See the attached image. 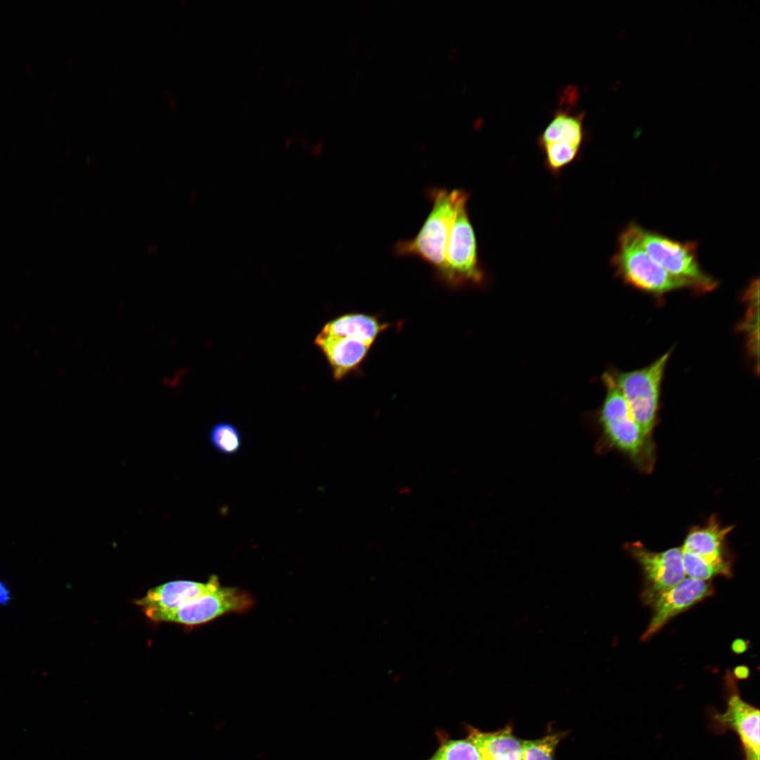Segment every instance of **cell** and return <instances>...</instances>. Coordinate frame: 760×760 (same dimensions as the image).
Masks as SVG:
<instances>
[{"mask_svg": "<svg viewBox=\"0 0 760 760\" xmlns=\"http://www.w3.org/2000/svg\"><path fill=\"white\" fill-rule=\"evenodd\" d=\"M747 311L741 328L747 338L748 350L757 363L759 360V280L751 282L744 297Z\"/></svg>", "mask_w": 760, "mask_h": 760, "instance_id": "cell-17", "label": "cell"}, {"mask_svg": "<svg viewBox=\"0 0 760 760\" xmlns=\"http://www.w3.org/2000/svg\"><path fill=\"white\" fill-rule=\"evenodd\" d=\"M638 226L630 224L619 237L616 251L611 260L616 275L658 300L673 291L690 289L687 283L666 272L645 251L639 239Z\"/></svg>", "mask_w": 760, "mask_h": 760, "instance_id": "cell-3", "label": "cell"}, {"mask_svg": "<svg viewBox=\"0 0 760 760\" xmlns=\"http://www.w3.org/2000/svg\"><path fill=\"white\" fill-rule=\"evenodd\" d=\"M428 760H481V756L476 745L467 737L443 743Z\"/></svg>", "mask_w": 760, "mask_h": 760, "instance_id": "cell-20", "label": "cell"}, {"mask_svg": "<svg viewBox=\"0 0 760 760\" xmlns=\"http://www.w3.org/2000/svg\"><path fill=\"white\" fill-rule=\"evenodd\" d=\"M640 243L650 255L666 272L687 283L694 293L714 290L718 281L700 267L697 243L681 242L638 226Z\"/></svg>", "mask_w": 760, "mask_h": 760, "instance_id": "cell-6", "label": "cell"}, {"mask_svg": "<svg viewBox=\"0 0 760 760\" xmlns=\"http://www.w3.org/2000/svg\"><path fill=\"white\" fill-rule=\"evenodd\" d=\"M388 327L378 317L362 312L338 316L327 322L319 332L324 335L349 337L373 344Z\"/></svg>", "mask_w": 760, "mask_h": 760, "instance_id": "cell-15", "label": "cell"}, {"mask_svg": "<svg viewBox=\"0 0 760 760\" xmlns=\"http://www.w3.org/2000/svg\"><path fill=\"white\" fill-rule=\"evenodd\" d=\"M247 591L220 585L175 611L160 616L157 622H173L188 627L207 623L228 614H242L255 604Z\"/></svg>", "mask_w": 760, "mask_h": 760, "instance_id": "cell-7", "label": "cell"}, {"mask_svg": "<svg viewBox=\"0 0 760 760\" xmlns=\"http://www.w3.org/2000/svg\"><path fill=\"white\" fill-rule=\"evenodd\" d=\"M578 99L574 87L564 89L558 108L538 138L540 148L549 144L569 146L581 149L585 139V113L575 108Z\"/></svg>", "mask_w": 760, "mask_h": 760, "instance_id": "cell-11", "label": "cell"}, {"mask_svg": "<svg viewBox=\"0 0 760 760\" xmlns=\"http://www.w3.org/2000/svg\"><path fill=\"white\" fill-rule=\"evenodd\" d=\"M463 189L450 190L430 187L426 191L431 209L417 234L398 241L394 253L399 257L414 256L429 265L438 279L444 268L445 253L457 205Z\"/></svg>", "mask_w": 760, "mask_h": 760, "instance_id": "cell-2", "label": "cell"}, {"mask_svg": "<svg viewBox=\"0 0 760 760\" xmlns=\"http://www.w3.org/2000/svg\"><path fill=\"white\" fill-rule=\"evenodd\" d=\"M716 726L720 730H732L740 737L747 760H759V711L742 700L738 693L732 694L726 710L716 714Z\"/></svg>", "mask_w": 760, "mask_h": 760, "instance_id": "cell-12", "label": "cell"}, {"mask_svg": "<svg viewBox=\"0 0 760 760\" xmlns=\"http://www.w3.org/2000/svg\"><path fill=\"white\" fill-rule=\"evenodd\" d=\"M625 548L641 566L644 574L642 598L647 604L685 578L680 547L652 552L635 542L626 545Z\"/></svg>", "mask_w": 760, "mask_h": 760, "instance_id": "cell-8", "label": "cell"}, {"mask_svg": "<svg viewBox=\"0 0 760 760\" xmlns=\"http://www.w3.org/2000/svg\"><path fill=\"white\" fill-rule=\"evenodd\" d=\"M682 556L685 575L690 578L708 581L716 576H731L730 563L726 559L709 560L684 551Z\"/></svg>", "mask_w": 760, "mask_h": 760, "instance_id": "cell-18", "label": "cell"}, {"mask_svg": "<svg viewBox=\"0 0 760 760\" xmlns=\"http://www.w3.org/2000/svg\"><path fill=\"white\" fill-rule=\"evenodd\" d=\"M733 528L732 526H722L714 515L703 526L690 530L681 550L709 560L724 559L723 544Z\"/></svg>", "mask_w": 760, "mask_h": 760, "instance_id": "cell-14", "label": "cell"}, {"mask_svg": "<svg viewBox=\"0 0 760 760\" xmlns=\"http://www.w3.org/2000/svg\"><path fill=\"white\" fill-rule=\"evenodd\" d=\"M732 650L736 654L745 652L748 647V642L742 639H736L732 643Z\"/></svg>", "mask_w": 760, "mask_h": 760, "instance_id": "cell-23", "label": "cell"}, {"mask_svg": "<svg viewBox=\"0 0 760 760\" xmlns=\"http://www.w3.org/2000/svg\"><path fill=\"white\" fill-rule=\"evenodd\" d=\"M469 196L465 191L457 205L446 244L444 268L438 279L450 288L478 286L485 278L467 209Z\"/></svg>", "mask_w": 760, "mask_h": 760, "instance_id": "cell-4", "label": "cell"}, {"mask_svg": "<svg viewBox=\"0 0 760 760\" xmlns=\"http://www.w3.org/2000/svg\"><path fill=\"white\" fill-rule=\"evenodd\" d=\"M220 585L216 576H211L205 583L173 581L150 589L135 602L149 619L157 622L163 615L177 610Z\"/></svg>", "mask_w": 760, "mask_h": 760, "instance_id": "cell-10", "label": "cell"}, {"mask_svg": "<svg viewBox=\"0 0 760 760\" xmlns=\"http://www.w3.org/2000/svg\"><path fill=\"white\" fill-rule=\"evenodd\" d=\"M468 738L479 749L481 760H522L524 740L514 736L509 726L490 733L472 729Z\"/></svg>", "mask_w": 760, "mask_h": 760, "instance_id": "cell-16", "label": "cell"}, {"mask_svg": "<svg viewBox=\"0 0 760 760\" xmlns=\"http://www.w3.org/2000/svg\"><path fill=\"white\" fill-rule=\"evenodd\" d=\"M209 440L213 448L224 455L237 452L242 445V438L238 428L227 422L214 424L209 432Z\"/></svg>", "mask_w": 760, "mask_h": 760, "instance_id": "cell-19", "label": "cell"}, {"mask_svg": "<svg viewBox=\"0 0 760 760\" xmlns=\"http://www.w3.org/2000/svg\"><path fill=\"white\" fill-rule=\"evenodd\" d=\"M671 352V349L668 350L642 368L611 372L635 421L651 437L657 422L661 384Z\"/></svg>", "mask_w": 760, "mask_h": 760, "instance_id": "cell-5", "label": "cell"}, {"mask_svg": "<svg viewBox=\"0 0 760 760\" xmlns=\"http://www.w3.org/2000/svg\"><path fill=\"white\" fill-rule=\"evenodd\" d=\"M734 674L739 679H745L749 675V670L747 666L740 665L735 667Z\"/></svg>", "mask_w": 760, "mask_h": 760, "instance_id": "cell-24", "label": "cell"}, {"mask_svg": "<svg viewBox=\"0 0 760 760\" xmlns=\"http://www.w3.org/2000/svg\"><path fill=\"white\" fill-rule=\"evenodd\" d=\"M11 600V593L6 583L0 581V605H6Z\"/></svg>", "mask_w": 760, "mask_h": 760, "instance_id": "cell-22", "label": "cell"}, {"mask_svg": "<svg viewBox=\"0 0 760 760\" xmlns=\"http://www.w3.org/2000/svg\"><path fill=\"white\" fill-rule=\"evenodd\" d=\"M315 343L325 356L336 381L355 372L365 360L372 346L353 338L320 333L316 336Z\"/></svg>", "mask_w": 760, "mask_h": 760, "instance_id": "cell-13", "label": "cell"}, {"mask_svg": "<svg viewBox=\"0 0 760 760\" xmlns=\"http://www.w3.org/2000/svg\"><path fill=\"white\" fill-rule=\"evenodd\" d=\"M713 593V585L709 581L687 577L661 593L651 604L653 614L642 635V640H648L676 615L711 596Z\"/></svg>", "mask_w": 760, "mask_h": 760, "instance_id": "cell-9", "label": "cell"}, {"mask_svg": "<svg viewBox=\"0 0 760 760\" xmlns=\"http://www.w3.org/2000/svg\"><path fill=\"white\" fill-rule=\"evenodd\" d=\"M606 394L598 412L603 436L608 445L626 455L641 471L650 473L656 459L652 437L635 421L611 372L602 376Z\"/></svg>", "mask_w": 760, "mask_h": 760, "instance_id": "cell-1", "label": "cell"}, {"mask_svg": "<svg viewBox=\"0 0 760 760\" xmlns=\"http://www.w3.org/2000/svg\"><path fill=\"white\" fill-rule=\"evenodd\" d=\"M563 733H553L536 740H524L522 760H555V751Z\"/></svg>", "mask_w": 760, "mask_h": 760, "instance_id": "cell-21", "label": "cell"}]
</instances>
